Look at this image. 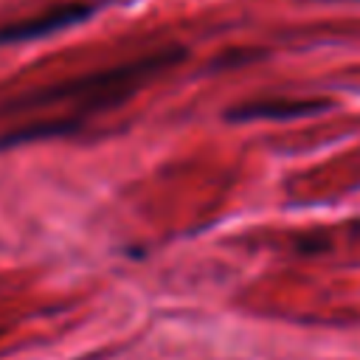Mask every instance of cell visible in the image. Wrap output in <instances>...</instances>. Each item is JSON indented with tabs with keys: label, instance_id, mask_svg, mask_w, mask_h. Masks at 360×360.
I'll list each match as a JSON object with an SVG mask.
<instances>
[{
	"label": "cell",
	"instance_id": "3",
	"mask_svg": "<svg viewBox=\"0 0 360 360\" xmlns=\"http://www.w3.org/2000/svg\"><path fill=\"white\" fill-rule=\"evenodd\" d=\"M332 110L329 98H256V101H239L236 107L225 110V121L231 124H248V121H287V118H307Z\"/></svg>",
	"mask_w": 360,
	"mask_h": 360
},
{
	"label": "cell",
	"instance_id": "4",
	"mask_svg": "<svg viewBox=\"0 0 360 360\" xmlns=\"http://www.w3.org/2000/svg\"><path fill=\"white\" fill-rule=\"evenodd\" d=\"M76 127H82L79 118H48V121L22 124V127H17V129L0 135V149H11V146H22V143H28V141H42V138L65 135V132H73Z\"/></svg>",
	"mask_w": 360,
	"mask_h": 360
},
{
	"label": "cell",
	"instance_id": "1",
	"mask_svg": "<svg viewBox=\"0 0 360 360\" xmlns=\"http://www.w3.org/2000/svg\"><path fill=\"white\" fill-rule=\"evenodd\" d=\"M186 56V48L172 45V48H160L155 53H146L135 62H124L115 68H104L96 73H84L59 84H48L39 90H28L11 101H6L0 107V112H31V110H48L56 104H79V110H107L112 104L127 101L135 90H141L143 84H149L152 79H158L163 70H169L172 65H177Z\"/></svg>",
	"mask_w": 360,
	"mask_h": 360
},
{
	"label": "cell",
	"instance_id": "2",
	"mask_svg": "<svg viewBox=\"0 0 360 360\" xmlns=\"http://www.w3.org/2000/svg\"><path fill=\"white\" fill-rule=\"evenodd\" d=\"M90 14H93V6H87V3H62V6H53V8L42 11V14L25 17V20L11 22V25H3L0 28V45L28 42V39H39V37L56 34L62 28H70V25L87 20Z\"/></svg>",
	"mask_w": 360,
	"mask_h": 360
},
{
	"label": "cell",
	"instance_id": "5",
	"mask_svg": "<svg viewBox=\"0 0 360 360\" xmlns=\"http://www.w3.org/2000/svg\"><path fill=\"white\" fill-rule=\"evenodd\" d=\"M295 248H298L301 253H318V250H326V248H329V242H326V239L307 236V239H298V242H295Z\"/></svg>",
	"mask_w": 360,
	"mask_h": 360
}]
</instances>
